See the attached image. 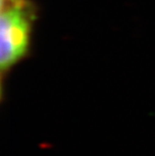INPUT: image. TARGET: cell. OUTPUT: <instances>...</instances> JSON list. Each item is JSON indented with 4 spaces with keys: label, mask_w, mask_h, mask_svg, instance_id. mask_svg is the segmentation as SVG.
I'll return each instance as SVG.
<instances>
[{
    "label": "cell",
    "mask_w": 155,
    "mask_h": 156,
    "mask_svg": "<svg viewBox=\"0 0 155 156\" xmlns=\"http://www.w3.org/2000/svg\"><path fill=\"white\" fill-rule=\"evenodd\" d=\"M38 9L31 0H1L0 71L2 81L12 69L27 58Z\"/></svg>",
    "instance_id": "cell-1"
}]
</instances>
